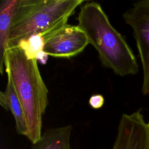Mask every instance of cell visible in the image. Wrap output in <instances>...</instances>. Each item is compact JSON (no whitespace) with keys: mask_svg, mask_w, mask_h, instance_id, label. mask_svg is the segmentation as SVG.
Returning a JSON list of instances; mask_svg holds the SVG:
<instances>
[{"mask_svg":"<svg viewBox=\"0 0 149 149\" xmlns=\"http://www.w3.org/2000/svg\"><path fill=\"white\" fill-rule=\"evenodd\" d=\"M5 67L23 109L27 127L26 137L34 144L41 137L42 118L48 104V88L37 61L28 58L16 47L6 50Z\"/></svg>","mask_w":149,"mask_h":149,"instance_id":"cell-1","label":"cell"},{"mask_svg":"<svg viewBox=\"0 0 149 149\" xmlns=\"http://www.w3.org/2000/svg\"><path fill=\"white\" fill-rule=\"evenodd\" d=\"M77 20V26L98 52L104 67L120 76L139 72L132 50L125 37L112 26L100 3L90 2L81 5Z\"/></svg>","mask_w":149,"mask_h":149,"instance_id":"cell-2","label":"cell"},{"mask_svg":"<svg viewBox=\"0 0 149 149\" xmlns=\"http://www.w3.org/2000/svg\"><path fill=\"white\" fill-rule=\"evenodd\" d=\"M83 0H19L11 23L8 49L29 37L68 23Z\"/></svg>","mask_w":149,"mask_h":149,"instance_id":"cell-3","label":"cell"},{"mask_svg":"<svg viewBox=\"0 0 149 149\" xmlns=\"http://www.w3.org/2000/svg\"><path fill=\"white\" fill-rule=\"evenodd\" d=\"M126 24L133 29L143 66V81L141 91L149 94V0L135 2L122 15Z\"/></svg>","mask_w":149,"mask_h":149,"instance_id":"cell-4","label":"cell"},{"mask_svg":"<svg viewBox=\"0 0 149 149\" xmlns=\"http://www.w3.org/2000/svg\"><path fill=\"white\" fill-rule=\"evenodd\" d=\"M43 51L55 58H69L81 53L89 44L85 33L68 23L45 31Z\"/></svg>","mask_w":149,"mask_h":149,"instance_id":"cell-5","label":"cell"},{"mask_svg":"<svg viewBox=\"0 0 149 149\" xmlns=\"http://www.w3.org/2000/svg\"><path fill=\"white\" fill-rule=\"evenodd\" d=\"M112 149H149V123L140 111L122 114Z\"/></svg>","mask_w":149,"mask_h":149,"instance_id":"cell-6","label":"cell"},{"mask_svg":"<svg viewBox=\"0 0 149 149\" xmlns=\"http://www.w3.org/2000/svg\"><path fill=\"white\" fill-rule=\"evenodd\" d=\"M19 0H2L0 4V72L5 70V58L13 14Z\"/></svg>","mask_w":149,"mask_h":149,"instance_id":"cell-7","label":"cell"},{"mask_svg":"<svg viewBox=\"0 0 149 149\" xmlns=\"http://www.w3.org/2000/svg\"><path fill=\"white\" fill-rule=\"evenodd\" d=\"M71 125L47 129L41 139L33 144L31 149H71L70 137Z\"/></svg>","mask_w":149,"mask_h":149,"instance_id":"cell-8","label":"cell"},{"mask_svg":"<svg viewBox=\"0 0 149 149\" xmlns=\"http://www.w3.org/2000/svg\"><path fill=\"white\" fill-rule=\"evenodd\" d=\"M9 105V110L14 116L17 133L27 137V127L22 104L16 93L10 79L8 77V82L5 91Z\"/></svg>","mask_w":149,"mask_h":149,"instance_id":"cell-9","label":"cell"},{"mask_svg":"<svg viewBox=\"0 0 149 149\" xmlns=\"http://www.w3.org/2000/svg\"><path fill=\"white\" fill-rule=\"evenodd\" d=\"M44 32L34 34L19 42L17 47L20 48L29 59H36L37 55L43 52Z\"/></svg>","mask_w":149,"mask_h":149,"instance_id":"cell-10","label":"cell"},{"mask_svg":"<svg viewBox=\"0 0 149 149\" xmlns=\"http://www.w3.org/2000/svg\"><path fill=\"white\" fill-rule=\"evenodd\" d=\"M88 102L91 108L95 109H100L104 104V98L102 95L94 94L90 98Z\"/></svg>","mask_w":149,"mask_h":149,"instance_id":"cell-11","label":"cell"},{"mask_svg":"<svg viewBox=\"0 0 149 149\" xmlns=\"http://www.w3.org/2000/svg\"><path fill=\"white\" fill-rule=\"evenodd\" d=\"M0 104L6 110H9L8 99L5 92L1 91L0 93Z\"/></svg>","mask_w":149,"mask_h":149,"instance_id":"cell-12","label":"cell"}]
</instances>
